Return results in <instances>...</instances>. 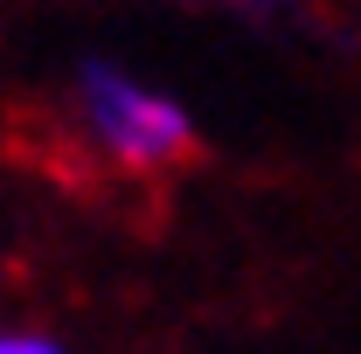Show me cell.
Wrapping results in <instances>:
<instances>
[{"label": "cell", "mask_w": 361, "mask_h": 354, "mask_svg": "<svg viewBox=\"0 0 361 354\" xmlns=\"http://www.w3.org/2000/svg\"><path fill=\"white\" fill-rule=\"evenodd\" d=\"M195 7L236 14V21H250V28H271V21H285V0H195Z\"/></svg>", "instance_id": "cell-2"}, {"label": "cell", "mask_w": 361, "mask_h": 354, "mask_svg": "<svg viewBox=\"0 0 361 354\" xmlns=\"http://www.w3.org/2000/svg\"><path fill=\"white\" fill-rule=\"evenodd\" d=\"M70 111H77V133L90 139V153H104L118 174H174L180 160L202 153L195 111L111 56H84L70 70Z\"/></svg>", "instance_id": "cell-1"}, {"label": "cell", "mask_w": 361, "mask_h": 354, "mask_svg": "<svg viewBox=\"0 0 361 354\" xmlns=\"http://www.w3.org/2000/svg\"><path fill=\"white\" fill-rule=\"evenodd\" d=\"M355 42H361V14H355Z\"/></svg>", "instance_id": "cell-4"}, {"label": "cell", "mask_w": 361, "mask_h": 354, "mask_svg": "<svg viewBox=\"0 0 361 354\" xmlns=\"http://www.w3.org/2000/svg\"><path fill=\"white\" fill-rule=\"evenodd\" d=\"M0 354H70V348L42 326H0Z\"/></svg>", "instance_id": "cell-3"}]
</instances>
